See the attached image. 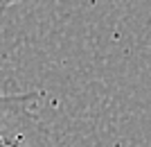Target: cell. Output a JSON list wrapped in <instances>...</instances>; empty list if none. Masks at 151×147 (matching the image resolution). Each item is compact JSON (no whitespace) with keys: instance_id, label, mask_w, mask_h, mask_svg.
Here are the masks:
<instances>
[{"instance_id":"cell-1","label":"cell","mask_w":151,"mask_h":147,"mask_svg":"<svg viewBox=\"0 0 151 147\" xmlns=\"http://www.w3.org/2000/svg\"><path fill=\"white\" fill-rule=\"evenodd\" d=\"M38 93L2 95L0 93V143H25L29 147H47L38 125Z\"/></svg>"},{"instance_id":"cell-2","label":"cell","mask_w":151,"mask_h":147,"mask_svg":"<svg viewBox=\"0 0 151 147\" xmlns=\"http://www.w3.org/2000/svg\"><path fill=\"white\" fill-rule=\"evenodd\" d=\"M20 2H32V0H0V14L5 12L7 7H14V5H20Z\"/></svg>"}]
</instances>
